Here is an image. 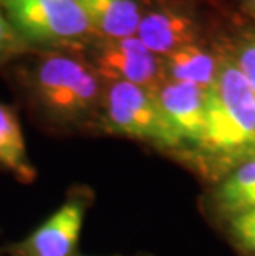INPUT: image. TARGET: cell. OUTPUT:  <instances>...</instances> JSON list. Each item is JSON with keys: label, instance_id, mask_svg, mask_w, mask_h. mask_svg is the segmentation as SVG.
<instances>
[{"label": "cell", "instance_id": "obj_1", "mask_svg": "<svg viewBox=\"0 0 255 256\" xmlns=\"http://www.w3.org/2000/svg\"><path fill=\"white\" fill-rule=\"evenodd\" d=\"M255 156V92L232 58H222L207 90L204 136L194 157L210 174L227 172Z\"/></svg>", "mask_w": 255, "mask_h": 256}, {"label": "cell", "instance_id": "obj_6", "mask_svg": "<svg viewBox=\"0 0 255 256\" xmlns=\"http://www.w3.org/2000/svg\"><path fill=\"white\" fill-rule=\"evenodd\" d=\"M93 70L111 83H131L153 92L166 81L162 58L136 36L103 42L95 53Z\"/></svg>", "mask_w": 255, "mask_h": 256}, {"label": "cell", "instance_id": "obj_14", "mask_svg": "<svg viewBox=\"0 0 255 256\" xmlns=\"http://www.w3.org/2000/svg\"><path fill=\"white\" fill-rule=\"evenodd\" d=\"M232 60H234L237 68L240 70L243 78L247 80V83L250 84V88L255 92V38L243 43L237 53V56Z\"/></svg>", "mask_w": 255, "mask_h": 256}, {"label": "cell", "instance_id": "obj_12", "mask_svg": "<svg viewBox=\"0 0 255 256\" xmlns=\"http://www.w3.org/2000/svg\"><path fill=\"white\" fill-rule=\"evenodd\" d=\"M0 167L24 184L37 177L17 112L4 102H0Z\"/></svg>", "mask_w": 255, "mask_h": 256}, {"label": "cell", "instance_id": "obj_5", "mask_svg": "<svg viewBox=\"0 0 255 256\" xmlns=\"http://www.w3.org/2000/svg\"><path fill=\"white\" fill-rule=\"evenodd\" d=\"M90 202L86 190H75L29 236L14 243L9 256H77Z\"/></svg>", "mask_w": 255, "mask_h": 256}, {"label": "cell", "instance_id": "obj_2", "mask_svg": "<svg viewBox=\"0 0 255 256\" xmlns=\"http://www.w3.org/2000/svg\"><path fill=\"white\" fill-rule=\"evenodd\" d=\"M35 98L42 110L60 124H78L100 101V76L83 60L52 53L34 70Z\"/></svg>", "mask_w": 255, "mask_h": 256}, {"label": "cell", "instance_id": "obj_3", "mask_svg": "<svg viewBox=\"0 0 255 256\" xmlns=\"http://www.w3.org/2000/svg\"><path fill=\"white\" fill-rule=\"evenodd\" d=\"M0 7L22 42L70 45L96 34L77 0H0Z\"/></svg>", "mask_w": 255, "mask_h": 256}, {"label": "cell", "instance_id": "obj_16", "mask_svg": "<svg viewBox=\"0 0 255 256\" xmlns=\"http://www.w3.org/2000/svg\"><path fill=\"white\" fill-rule=\"evenodd\" d=\"M243 4H245V8L250 12V15L255 18V0H243Z\"/></svg>", "mask_w": 255, "mask_h": 256}, {"label": "cell", "instance_id": "obj_15", "mask_svg": "<svg viewBox=\"0 0 255 256\" xmlns=\"http://www.w3.org/2000/svg\"><path fill=\"white\" fill-rule=\"evenodd\" d=\"M22 43L24 42L20 40V36L10 26L2 7H0V58L14 55L20 48Z\"/></svg>", "mask_w": 255, "mask_h": 256}, {"label": "cell", "instance_id": "obj_11", "mask_svg": "<svg viewBox=\"0 0 255 256\" xmlns=\"http://www.w3.org/2000/svg\"><path fill=\"white\" fill-rule=\"evenodd\" d=\"M166 80L189 83L209 90L214 84L220 66V60L197 43L186 45L162 58Z\"/></svg>", "mask_w": 255, "mask_h": 256}, {"label": "cell", "instance_id": "obj_4", "mask_svg": "<svg viewBox=\"0 0 255 256\" xmlns=\"http://www.w3.org/2000/svg\"><path fill=\"white\" fill-rule=\"evenodd\" d=\"M105 122L115 134L141 139L166 150H181L153 91L131 83H111L105 94Z\"/></svg>", "mask_w": 255, "mask_h": 256}, {"label": "cell", "instance_id": "obj_10", "mask_svg": "<svg viewBox=\"0 0 255 256\" xmlns=\"http://www.w3.org/2000/svg\"><path fill=\"white\" fill-rule=\"evenodd\" d=\"M212 205L225 218L255 208V156L220 177L212 192Z\"/></svg>", "mask_w": 255, "mask_h": 256}, {"label": "cell", "instance_id": "obj_7", "mask_svg": "<svg viewBox=\"0 0 255 256\" xmlns=\"http://www.w3.org/2000/svg\"><path fill=\"white\" fill-rule=\"evenodd\" d=\"M154 94L167 124L181 144V150L194 154L204 136L207 90L166 80Z\"/></svg>", "mask_w": 255, "mask_h": 256}, {"label": "cell", "instance_id": "obj_8", "mask_svg": "<svg viewBox=\"0 0 255 256\" xmlns=\"http://www.w3.org/2000/svg\"><path fill=\"white\" fill-rule=\"evenodd\" d=\"M151 53L164 58L179 48L197 43L199 28L189 15L176 10H154L141 15L136 35Z\"/></svg>", "mask_w": 255, "mask_h": 256}, {"label": "cell", "instance_id": "obj_13", "mask_svg": "<svg viewBox=\"0 0 255 256\" xmlns=\"http://www.w3.org/2000/svg\"><path fill=\"white\" fill-rule=\"evenodd\" d=\"M229 220L230 235L247 253L255 256V208L242 212Z\"/></svg>", "mask_w": 255, "mask_h": 256}, {"label": "cell", "instance_id": "obj_9", "mask_svg": "<svg viewBox=\"0 0 255 256\" xmlns=\"http://www.w3.org/2000/svg\"><path fill=\"white\" fill-rule=\"evenodd\" d=\"M96 34L105 40L136 35L141 12L134 0H77Z\"/></svg>", "mask_w": 255, "mask_h": 256}, {"label": "cell", "instance_id": "obj_17", "mask_svg": "<svg viewBox=\"0 0 255 256\" xmlns=\"http://www.w3.org/2000/svg\"><path fill=\"white\" fill-rule=\"evenodd\" d=\"M77 256H80V254H77Z\"/></svg>", "mask_w": 255, "mask_h": 256}]
</instances>
